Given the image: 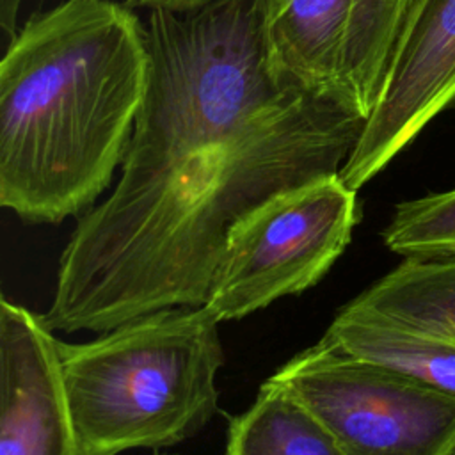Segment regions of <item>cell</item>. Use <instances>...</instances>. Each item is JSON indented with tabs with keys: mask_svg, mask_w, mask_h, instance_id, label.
<instances>
[{
	"mask_svg": "<svg viewBox=\"0 0 455 455\" xmlns=\"http://www.w3.org/2000/svg\"><path fill=\"white\" fill-rule=\"evenodd\" d=\"M418 0H354L341 57V78L354 110L366 121L389 76Z\"/></svg>",
	"mask_w": 455,
	"mask_h": 455,
	"instance_id": "cell-10",
	"label": "cell"
},
{
	"mask_svg": "<svg viewBox=\"0 0 455 455\" xmlns=\"http://www.w3.org/2000/svg\"><path fill=\"white\" fill-rule=\"evenodd\" d=\"M357 220V192L339 174L274 196L231 229L204 306L236 320L302 293L343 254Z\"/></svg>",
	"mask_w": 455,
	"mask_h": 455,
	"instance_id": "cell-3",
	"label": "cell"
},
{
	"mask_svg": "<svg viewBox=\"0 0 455 455\" xmlns=\"http://www.w3.org/2000/svg\"><path fill=\"white\" fill-rule=\"evenodd\" d=\"M441 455H455V435L450 439V443L443 448Z\"/></svg>",
	"mask_w": 455,
	"mask_h": 455,
	"instance_id": "cell-15",
	"label": "cell"
},
{
	"mask_svg": "<svg viewBox=\"0 0 455 455\" xmlns=\"http://www.w3.org/2000/svg\"><path fill=\"white\" fill-rule=\"evenodd\" d=\"M174 455H176V453H174Z\"/></svg>",
	"mask_w": 455,
	"mask_h": 455,
	"instance_id": "cell-16",
	"label": "cell"
},
{
	"mask_svg": "<svg viewBox=\"0 0 455 455\" xmlns=\"http://www.w3.org/2000/svg\"><path fill=\"white\" fill-rule=\"evenodd\" d=\"M348 306L402 327L455 339V256L403 258Z\"/></svg>",
	"mask_w": 455,
	"mask_h": 455,
	"instance_id": "cell-9",
	"label": "cell"
},
{
	"mask_svg": "<svg viewBox=\"0 0 455 455\" xmlns=\"http://www.w3.org/2000/svg\"><path fill=\"white\" fill-rule=\"evenodd\" d=\"M352 5L354 0H267V37L284 82L355 112L341 78Z\"/></svg>",
	"mask_w": 455,
	"mask_h": 455,
	"instance_id": "cell-7",
	"label": "cell"
},
{
	"mask_svg": "<svg viewBox=\"0 0 455 455\" xmlns=\"http://www.w3.org/2000/svg\"><path fill=\"white\" fill-rule=\"evenodd\" d=\"M212 0H126L124 4L130 9H148V11H172L185 12L197 9Z\"/></svg>",
	"mask_w": 455,
	"mask_h": 455,
	"instance_id": "cell-13",
	"label": "cell"
},
{
	"mask_svg": "<svg viewBox=\"0 0 455 455\" xmlns=\"http://www.w3.org/2000/svg\"><path fill=\"white\" fill-rule=\"evenodd\" d=\"M43 316L0 300V455H82L60 341Z\"/></svg>",
	"mask_w": 455,
	"mask_h": 455,
	"instance_id": "cell-6",
	"label": "cell"
},
{
	"mask_svg": "<svg viewBox=\"0 0 455 455\" xmlns=\"http://www.w3.org/2000/svg\"><path fill=\"white\" fill-rule=\"evenodd\" d=\"M270 380L309 409L345 455H441L455 435V395L320 341Z\"/></svg>",
	"mask_w": 455,
	"mask_h": 455,
	"instance_id": "cell-4",
	"label": "cell"
},
{
	"mask_svg": "<svg viewBox=\"0 0 455 455\" xmlns=\"http://www.w3.org/2000/svg\"><path fill=\"white\" fill-rule=\"evenodd\" d=\"M149 75L126 4L66 0L34 14L0 62V204L30 224L82 217L128 153Z\"/></svg>",
	"mask_w": 455,
	"mask_h": 455,
	"instance_id": "cell-1",
	"label": "cell"
},
{
	"mask_svg": "<svg viewBox=\"0 0 455 455\" xmlns=\"http://www.w3.org/2000/svg\"><path fill=\"white\" fill-rule=\"evenodd\" d=\"M455 105V0H418L384 91L339 176L359 190Z\"/></svg>",
	"mask_w": 455,
	"mask_h": 455,
	"instance_id": "cell-5",
	"label": "cell"
},
{
	"mask_svg": "<svg viewBox=\"0 0 455 455\" xmlns=\"http://www.w3.org/2000/svg\"><path fill=\"white\" fill-rule=\"evenodd\" d=\"M226 455L345 453L309 409L268 379L261 384L252 405L231 418Z\"/></svg>",
	"mask_w": 455,
	"mask_h": 455,
	"instance_id": "cell-11",
	"label": "cell"
},
{
	"mask_svg": "<svg viewBox=\"0 0 455 455\" xmlns=\"http://www.w3.org/2000/svg\"><path fill=\"white\" fill-rule=\"evenodd\" d=\"M320 343L455 395V339L402 327L347 304Z\"/></svg>",
	"mask_w": 455,
	"mask_h": 455,
	"instance_id": "cell-8",
	"label": "cell"
},
{
	"mask_svg": "<svg viewBox=\"0 0 455 455\" xmlns=\"http://www.w3.org/2000/svg\"><path fill=\"white\" fill-rule=\"evenodd\" d=\"M21 2L23 0H0V28L7 39H11L12 34L18 30L16 18Z\"/></svg>",
	"mask_w": 455,
	"mask_h": 455,
	"instance_id": "cell-14",
	"label": "cell"
},
{
	"mask_svg": "<svg viewBox=\"0 0 455 455\" xmlns=\"http://www.w3.org/2000/svg\"><path fill=\"white\" fill-rule=\"evenodd\" d=\"M382 238L403 258L455 256V188L396 204Z\"/></svg>",
	"mask_w": 455,
	"mask_h": 455,
	"instance_id": "cell-12",
	"label": "cell"
},
{
	"mask_svg": "<svg viewBox=\"0 0 455 455\" xmlns=\"http://www.w3.org/2000/svg\"><path fill=\"white\" fill-rule=\"evenodd\" d=\"M59 350L82 455L172 446L217 412L224 350L206 306L158 309Z\"/></svg>",
	"mask_w": 455,
	"mask_h": 455,
	"instance_id": "cell-2",
	"label": "cell"
}]
</instances>
